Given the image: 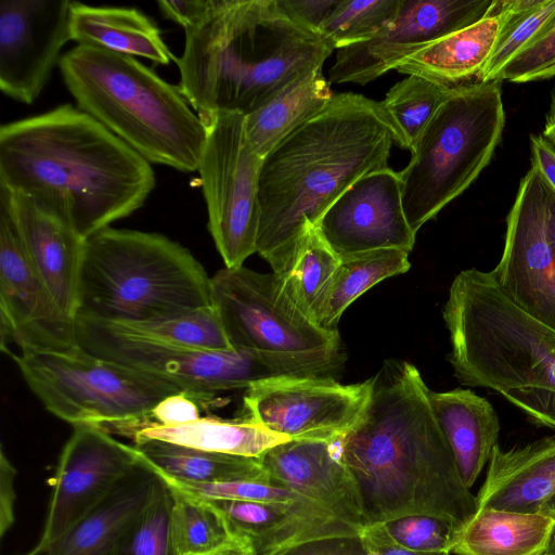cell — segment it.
Masks as SVG:
<instances>
[{
  "label": "cell",
  "mask_w": 555,
  "mask_h": 555,
  "mask_svg": "<svg viewBox=\"0 0 555 555\" xmlns=\"http://www.w3.org/2000/svg\"><path fill=\"white\" fill-rule=\"evenodd\" d=\"M371 378L362 415L339 439L364 526L426 514L462 529L477 499L462 480L420 371L386 360Z\"/></svg>",
  "instance_id": "obj_1"
},
{
  "label": "cell",
  "mask_w": 555,
  "mask_h": 555,
  "mask_svg": "<svg viewBox=\"0 0 555 555\" xmlns=\"http://www.w3.org/2000/svg\"><path fill=\"white\" fill-rule=\"evenodd\" d=\"M393 143L380 101L334 93L263 158L256 248L275 275H288L306 234L349 186L387 167Z\"/></svg>",
  "instance_id": "obj_2"
},
{
  "label": "cell",
  "mask_w": 555,
  "mask_h": 555,
  "mask_svg": "<svg viewBox=\"0 0 555 555\" xmlns=\"http://www.w3.org/2000/svg\"><path fill=\"white\" fill-rule=\"evenodd\" d=\"M0 183L65 215L86 241L141 208L155 173L99 121L64 104L1 126Z\"/></svg>",
  "instance_id": "obj_3"
},
{
  "label": "cell",
  "mask_w": 555,
  "mask_h": 555,
  "mask_svg": "<svg viewBox=\"0 0 555 555\" xmlns=\"http://www.w3.org/2000/svg\"><path fill=\"white\" fill-rule=\"evenodd\" d=\"M184 33L178 87L204 125L222 112L253 113L334 51L279 0H211Z\"/></svg>",
  "instance_id": "obj_4"
},
{
  "label": "cell",
  "mask_w": 555,
  "mask_h": 555,
  "mask_svg": "<svg viewBox=\"0 0 555 555\" xmlns=\"http://www.w3.org/2000/svg\"><path fill=\"white\" fill-rule=\"evenodd\" d=\"M442 317L456 379L500 393L532 424L555 430V328L476 268L456 274Z\"/></svg>",
  "instance_id": "obj_5"
},
{
  "label": "cell",
  "mask_w": 555,
  "mask_h": 555,
  "mask_svg": "<svg viewBox=\"0 0 555 555\" xmlns=\"http://www.w3.org/2000/svg\"><path fill=\"white\" fill-rule=\"evenodd\" d=\"M59 68L77 103L151 164L197 170L207 129L179 87L132 56L77 44Z\"/></svg>",
  "instance_id": "obj_6"
},
{
  "label": "cell",
  "mask_w": 555,
  "mask_h": 555,
  "mask_svg": "<svg viewBox=\"0 0 555 555\" xmlns=\"http://www.w3.org/2000/svg\"><path fill=\"white\" fill-rule=\"evenodd\" d=\"M210 306L211 276L169 237L108 227L86 240L76 318L132 325Z\"/></svg>",
  "instance_id": "obj_7"
},
{
  "label": "cell",
  "mask_w": 555,
  "mask_h": 555,
  "mask_svg": "<svg viewBox=\"0 0 555 555\" xmlns=\"http://www.w3.org/2000/svg\"><path fill=\"white\" fill-rule=\"evenodd\" d=\"M501 82L455 88L411 151L400 177L403 210L415 234L490 163L505 125Z\"/></svg>",
  "instance_id": "obj_8"
},
{
  "label": "cell",
  "mask_w": 555,
  "mask_h": 555,
  "mask_svg": "<svg viewBox=\"0 0 555 555\" xmlns=\"http://www.w3.org/2000/svg\"><path fill=\"white\" fill-rule=\"evenodd\" d=\"M78 346L135 371L169 382L202 404L222 391L282 377L334 376L345 354L289 357L246 350H205L135 334L120 324L77 317Z\"/></svg>",
  "instance_id": "obj_9"
},
{
  "label": "cell",
  "mask_w": 555,
  "mask_h": 555,
  "mask_svg": "<svg viewBox=\"0 0 555 555\" xmlns=\"http://www.w3.org/2000/svg\"><path fill=\"white\" fill-rule=\"evenodd\" d=\"M10 356L49 412L73 426L89 425L111 435L128 437L150 422L163 399L185 392L79 346L64 352L20 351Z\"/></svg>",
  "instance_id": "obj_10"
},
{
  "label": "cell",
  "mask_w": 555,
  "mask_h": 555,
  "mask_svg": "<svg viewBox=\"0 0 555 555\" xmlns=\"http://www.w3.org/2000/svg\"><path fill=\"white\" fill-rule=\"evenodd\" d=\"M211 305L235 350L289 357L345 354L338 330L311 320L273 272L244 266L218 270L211 276Z\"/></svg>",
  "instance_id": "obj_11"
},
{
  "label": "cell",
  "mask_w": 555,
  "mask_h": 555,
  "mask_svg": "<svg viewBox=\"0 0 555 555\" xmlns=\"http://www.w3.org/2000/svg\"><path fill=\"white\" fill-rule=\"evenodd\" d=\"M197 171L208 230L225 268L242 267L257 253L259 179L263 158L250 146L245 115L222 112L206 124Z\"/></svg>",
  "instance_id": "obj_12"
},
{
  "label": "cell",
  "mask_w": 555,
  "mask_h": 555,
  "mask_svg": "<svg viewBox=\"0 0 555 555\" xmlns=\"http://www.w3.org/2000/svg\"><path fill=\"white\" fill-rule=\"evenodd\" d=\"M491 273L514 304L555 328V191L532 164L519 183Z\"/></svg>",
  "instance_id": "obj_13"
},
{
  "label": "cell",
  "mask_w": 555,
  "mask_h": 555,
  "mask_svg": "<svg viewBox=\"0 0 555 555\" xmlns=\"http://www.w3.org/2000/svg\"><path fill=\"white\" fill-rule=\"evenodd\" d=\"M372 378L341 384L334 376L282 377L255 384L243 396V415L292 440H336L358 422Z\"/></svg>",
  "instance_id": "obj_14"
},
{
  "label": "cell",
  "mask_w": 555,
  "mask_h": 555,
  "mask_svg": "<svg viewBox=\"0 0 555 555\" xmlns=\"http://www.w3.org/2000/svg\"><path fill=\"white\" fill-rule=\"evenodd\" d=\"M1 344L22 352H64L78 347L75 320L57 305L33 268L15 225L9 189L0 183Z\"/></svg>",
  "instance_id": "obj_15"
},
{
  "label": "cell",
  "mask_w": 555,
  "mask_h": 555,
  "mask_svg": "<svg viewBox=\"0 0 555 555\" xmlns=\"http://www.w3.org/2000/svg\"><path fill=\"white\" fill-rule=\"evenodd\" d=\"M494 0H402L370 40L337 50L330 81L364 86L434 41L486 17Z\"/></svg>",
  "instance_id": "obj_16"
},
{
  "label": "cell",
  "mask_w": 555,
  "mask_h": 555,
  "mask_svg": "<svg viewBox=\"0 0 555 555\" xmlns=\"http://www.w3.org/2000/svg\"><path fill=\"white\" fill-rule=\"evenodd\" d=\"M132 444L89 425L74 426L61 453L41 538L44 546L96 506L138 464Z\"/></svg>",
  "instance_id": "obj_17"
},
{
  "label": "cell",
  "mask_w": 555,
  "mask_h": 555,
  "mask_svg": "<svg viewBox=\"0 0 555 555\" xmlns=\"http://www.w3.org/2000/svg\"><path fill=\"white\" fill-rule=\"evenodd\" d=\"M73 1H0V89L31 104L46 87L70 35Z\"/></svg>",
  "instance_id": "obj_18"
},
{
  "label": "cell",
  "mask_w": 555,
  "mask_h": 555,
  "mask_svg": "<svg viewBox=\"0 0 555 555\" xmlns=\"http://www.w3.org/2000/svg\"><path fill=\"white\" fill-rule=\"evenodd\" d=\"M317 229L340 257L376 249L410 254L416 234L403 210L400 172L387 166L361 177L328 207Z\"/></svg>",
  "instance_id": "obj_19"
},
{
  "label": "cell",
  "mask_w": 555,
  "mask_h": 555,
  "mask_svg": "<svg viewBox=\"0 0 555 555\" xmlns=\"http://www.w3.org/2000/svg\"><path fill=\"white\" fill-rule=\"evenodd\" d=\"M339 439H291L268 449L258 460L271 483L292 489L362 529L360 502L341 459Z\"/></svg>",
  "instance_id": "obj_20"
},
{
  "label": "cell",
  "mask_w": 555,
  "mask_h": 555,
  "mask_svg": "<svg viewBox=\"0 0 555 555\" xmlns=\"http://www.w3.org/2000/svg\"><path fill=\"white\" fill-rule=\"evenodd\" d=\"M205 501L222 516L233 537L245 544L251 555H279L309 540L361 531L317 502Z\"/></svg>",
  "instance_id": "obj_21"
},
{
  "label": "cell",
  "mask_w": 555,
  "mask_h": 555,
  "mask_svg": "<svg viewBox=\"0 0 555 555\" xmlns=\"http://www.w3.org/2000/svg\"><path fill=\"white\" fill-rule=\"evenodd\" d=\"M10 196L27 258L60 308L75 320L86 241L62 212L24 194L10 191Z\"/></svg>",
  "instance_id": "obj_22"
},
{
  "label": "cell",
  "mask_w": 555,
  "mask_h": 555,
  "mask_svg": "<svg viewBox=\"0 0 555 555\" xmlns=\"http://www.w3.org/2000/svg\"><path fill=\"white\" fill-rule=\"evenodd\" d=\"M555 495V434L511 449L494 447L476 495L485 508L537 513Z\"/></svg>",
  "instance_id": "obj_23"
},
{
  "label": "cell",
  "mask_w": 555,
  "mask_h": 555,
  "mask_svg": "<svg viewBox=\"0 0 555 555\" xmlns=\"http://www.w3.org/2000/svg\"><path fill=\"white\" fill-rule=\"evenodd\" d=\"M156 478L140 457V463L96 506L56 540L35 546L31 555H116Z\"/></svg>",
  "instance_id": "obj_24"
},
{
  "label": "cell",
  "mask_w": 555,
  "mask_h": 555,
  "mask_svg": "<svg viewBox=\"0 0 555 555\" xmlns=\"http://www.w3.org/2000/svg\"><path fill=\"white\" fill-rule=\"evenodd\" d=\"M428 399L462 480L470 489L498 444L499 416L486 398L470 389H429Z\"/></svg>",
  "instance_id": "obj_25"
},
{
  "label": "cell",
  "mask_w": 555,
  "mask_h": 555,
  "mask_svg": "<svg viewBox=\"0 0 555 555\" xmlns=\"http://www.w3.org/2000/svg\"><path fill=\"white\" fill-rule=\"evenodd\" d=\"M70 35L78 44L144 57L156 65H168L176 59L157 25L134 8L73 1Z\"/></svg>",
  "instance_id": "obj_26"
},
{
  "label": "cell",
  "mask_w": 555,
  "mask_h": 555,
  "mask_svg": "<svg viewBox=\"0 0 555 555\" xmlns=\"http://www.w3.org/2000/svg\"><path fill=\"white\" fill-rule=\"evenodd\" d=\"M501 26L499 16L487 15L418 50L403 60L396 70L452 89L475 82L473 79L477 81L491 56Z\"/></svg>",
  "instance_id": "obj_27"
},
{
  "label": "cell",
  "mask_w": 555,
  "mask_h": 555,
  "mask_svg": "<svg viewBox=\"0 0 555 555\" xmlns=\"http://www.w3.org/2000/svg\"><path fill=\"white\" fill-rule=\"evenodd\" d=\"M555 533V520L540 512L478 509L460 530L455 555H539Z\"/></svg>",
  "instance_id": "obj_28"
},
{
  "label": "cell",
  "mask_w": 555,
  "mask_h": 555,
  "mask_svg": "<svg viewBox=\"0 0 555 555\" xmlns=\"http://www.w3.org/2000/svg\"><path fill=\"white\" fill-rule=\"evenodd\" d=\"M333 94L322 67L299 76L245 116V133L250 146L264 158L292 132L321 112Z\"/></svg>",
  "instance_id": "obj_29"
},
{
  "label": "cell",
  "mask_w": 555,
  "mask_h": 555,
  "mask_svg": "<svg viewBox=\"0 0 555 555\" xmlns=\"http://www.w3.org/2000/svg\"><path fill=\"white\" fill-rule=\"evenodd\" d=\"M128 437L133 443L160 440L208 452L248 457H259L268 449L291 440L242 417H199L173 426L145 423L133 429Z\"/></svg>",
  "instance_id": "obj_30"
},
{
  "label": "cell",
  "mask_w": 555,
  "mask_h": 555,
  "mask_svg": "<svg viewBox=\"0 0 555 555\" xmlns=\"http://www.w3.org/2000/svg\"><path fill=\"white\" fill-rule=\"evenodd\" d=\"M140 457L154 472L191 482L249 480L270 483L258 457L222 454L160 440L133 443Z\"/></svg>",
  "instance_id": "obj_31"
},
{
  "label": "cell",
  "mask_w": 555,
  "mask_h": 555,
  "mask_svg": "<svg viewBox=\"0 0 555 555\" xmlns=\"http://www.w3.org/2000/svg\"><path fill=\"white\" fill-rule=\"evenodd\" d=\"M411 268L409 253L400 249H376L340 257L319 324L337 330L345 310L363 293L383 280Z\"/></svg>",
  "instance_id": "obj_32"
},
{
  "label": "cell",
  "mask_w": 555,
  "mask_h": 555,
  "mask_svg": "<svg viewBox=\"0 0 555 555\" xmlns=\"http://www.w3.org/2000/svg\"><path fill=\"white\" fill-rule=\"evenodd\" d=\"M488 15L501 20V30L490 59L477 81L498 80L503 68L555 16V0H494Z\"/></svg>",
  "instance_id": "obj_33"
},
{
  "label": "cell",
  "mask_w": 555,
  "mask_h": 555,
  "mask_svg": "<svg viewBox=\"0 0 555 555\" xmlns=\"http://www.w3.org/2000/svg\"><path fill=\"white\" fill-rule=\"evenodd\" d=\"M454 89L415 75L393 85L380 104L395 129L396 144L412 151Z\"/></svg>",
  "instance_id": "obj_34"
},
{
  "label": "cell",
  "mask_w": 555,
  "mask_h": 555,
  "mask_svg": "<svg viewBox=\"0 0 555 555\" xmlns=\"http://www.w3.org/2000/svg\"><path fill=\"white\" fill-rule=\"evenodd\" d=\"M339 262L340 256L325 242L315 227L304 237L294 266L283 279L298 307L318 324Z\"/></svg>",
  "instance_id": "obj_35"
},
{
  "label": "cell",
  "mask_w": 555,
  "mask_h": 555,
  "mask_svg": "<svg viewBox=\"0 0 555 555\" xmlns=\"http://www.w3.org/2000/svg\"><path fill=\"white\" fill-rule=\"evenodd\" d=\"M171 491V541L175 555L203 554L238 541L222 516L207 501Z\"/></svg>",
  "instance_id": "obj_36"
},
{
  "label": "cell",
  "mask_w": 555,
  "mask_h": 555,
  "mask_svg": "<svg viewBox=\"0 0 555 555\" xmlns=\"http://www.w3.org/2000/svg\"><path fill=\"white\" fill-rule=\"evenodd\" d=\"M461 529L433 515L413 514L362 527L364 545H395L421 552H448Z\"/></svg>",
  "instance_id": "obj_37"
},
{
  "label": "cell",
  "mask_w": 555,
  "mask_h": 555,
  "mask_svg": "<svg viewBox=\"0 0 555 555\" xmlns=\"http://www.w3.org/2000/svg\"><path fill=\"white\" fill-rule=\"evenodd\" d=\"M402 0H343L334 7L319 34L333 50L373 38L397 15Z\"/></svg>",
  "instance_id": "obj_38"
},
{
  "label": "cell",
  "mask_w": 555,
  "mask_h": 555,
  "mask_svg": "<svg viewBox=\"0 0 555 555\" xmlns=\"http://www.w3.org/2000/svg\"><path fill=\"white\" fill-rule=\"evenodd\" d=\"M172 505V491L157 475L145 505L125 532L116 555H175Z\"/></svg>",
  "instance_id": "obj_39"
},
{
  "label": "cell",
  "mask_w": 555,
  "mask_h": 555,
  "mask_svg": "<svg viewBox=\"0 0 555 555\" xmlns=\"http://www.w3.org/2000/svg\"><path fill=\"white\" fill-rule=\"evenodd\" d=\"M120 325L135 334L189 348L234 350L212 306L159 321Z\"/></svg>",
  "instance_id": "obj_40"
},
{
  "label": "cell",
  "mask_w": 555,
  "mask_h": 555,
  "mask_svg": "<svg viewBox=\"0 0 555 555\" xmlns=\"http://www.w3.org/2000/svg\"><path fill=\"white\" fill-rule=\"evenodd\" d=\"M555 76V16L503 68L498 80L529 82Z\"/></svg>",
  "instance_id": "obj_41"
},
{
  "label": "cell",
  "mask_w": 555,
  "mask_h": 555,
  "mask_svg": "<svg viewBox=\"0 0 555 555\" xmlns=\"http://www.w3.org/2000/svg\"><path fill=\"white\" fill-rule=\"evenodd\" d=\"M360 534L333 535L309 540L279 555H367Z\"/></svg>",
  "instance_id": "obj_42"
},
{
  "label": "cell",
  "mask_w": 555,
  "mask_h": 555,
  "mask_svg": "<svg viewBox=\"0 0 555 555\" xmlns=\"http://www.w3.org/2000/svg\"><path fill=\"white\" fill-rule=\"evenodd\" d=\"M199 404L185 392L168 396L153 409L147 423L173 426L196 421L202 417Z\"/></svg>",
  "instance_id": "obj_43"
},
{
  "label": "cell",
  "mask_w": 555,
  "mask_h": 555,
  "mask_svg": "<svg viewBox=\"0 0 555 555\" xmlns=\"http://www.w3.org/2000/svg\"><path fill=\"white\" fill-rule=\"evenodd\" d=\"M284 11L296 22L319 33L336 0H279Z\"/></svg>",
  "instance_id": "obj_44"
},
{
  "label": "cell",
  "mask_w": 555,
  "mask_h": 555,
  "mask_svg": "<svg viewBox=\"0 0 555 555\" xmlns=\"http://www.w3.org/2000/svg\"><path fill=\"white\" fill-rule=\"evenodd\" d=\"M157 5L165 18L186 29L204 18L210 9L211 0H162L157 1Z\"/></svg>",
  "instance_id": "obj_45"
},
{
  "label": "cell",
  "mask_w": 555,
  "mask_h": 555,
  "mask_svg": "<svg viewBox=\"0 0 555 555\" xmlns=\"http://www.w3.org/2000/svg\"><path fill=\"white\" fill-rule=\"evenodd\" d=\"M16 470L7 457L3 449L0 456V535L11 528L14 521L15 490L14 479Z\"/></svg>",
  "instance_id": "obj_46"
},
{
  "label": "cell",
  "mask_w": 555,
  "mask_h": 555,
  "mask_svg": "<svg viewBox=\"0 0 555 555\" xmlns=\"http://www.w3.org/2000/svg\"><path fill=\"white\" fill-rule=\"evenodd\" d=\"M531 164L555 191V147L542 134H531Z\"/></svg>",
  "instance_id": "obj_47"
},
{
  "label": "cell",
  "mask_w": 555,
  "mask_h": 555,
  "mask_svg": "<svg viewBox=\"0 0 555 555\" xmlns=\"http://www.w3.org/2000/svg\"><path fill=\"white\" fill-rule=\"evenodd\" d=\"M369 553L375 555H450L448 552H421L395 545H365Z\"/></svg>",
  "instance_id": "obj_48"
},
{
  "label": "cell",
  "mask_w": 555,
  "mask_h": 555,
  "mask_svg": "<svg viewBox=\"0 0 555 555\" xmlns=\"http://www.w3.org/2000/svg\"><path fill=\"white\" fill-rule=\"evenodd\" d=\"M542 135L555 147V86L551 93L550 108L545 117Z\"/></svg>",
  "instance_id": "obj_49"
},
{
  "label": "cell",
  "mask_w": 555,
  "mask_h": 555,
  "mask_svg": "<svg viewBox=\"0 0 555 555\" xmlns=\"http://www.w3.org/2000/svg\"><path fill=\"white\" fill-rule=\"evenodd\" d=\"M196 555H251L248 547L240 541H235L218 547L214 551Z\"/></svg>",
  "instance_id": "obj_50"
},
{
  "label": "cell",
  "mask_w": 555,
  "mask_h": 555,
  "mask_svg": "<svg viewBox=\"0 0 555 555\" xmlns=\"http://www.w3.org/2000/svg\"><path fill=\"white\" fill-rule=\"evenodd\" d=\"M539 512L552 517L555 520V495L545 502Z\"/></svg>",
  "instance_id": "obj_51"
},
{
  "label": "cell",
  "mask_w": 555,
  "mask_h": 555,
  "mask_svg": "<svg viewBox=\"0 0 555 555\" xmlns=\"http://www.w3.org/2000/svg\"><path fill=\"white\" fill-rule=\"evenodd\" d=\"M539 555H555V533L547 547Z\"/></svg>",
  "instance_id": "obj_52"
}]
</instances>
